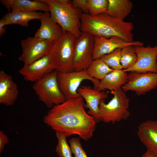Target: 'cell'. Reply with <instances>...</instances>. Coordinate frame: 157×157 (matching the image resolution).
I'll use <instances>...</instances> for the list:
<instances>
[{
  "label": "cell",
  "mask_w": 157,
  "mask_h": 157,
  "mask_svg": "<svg viewBox=\"0 0 157 157\" xmlns=\"http://www.w3.org/2000/svg\"><path fill=\"white\" fill-rule=\"evenodd\" d=\"M84 101L81 96L55 105L44 117V123L56 131L63 133L67 137L76 134L88 140L93 136L96 122L85 111Z\"/></svg>",
  "instance_id": "obj_1"
},
{
  "label": "cell",
  "mask_w": 157,
  "mask_h": 157,
  "mask_svg": "<svg viewBox=\"0 0 157 157\" xmlns=\"http://www.w3.org/2000/svg\"><path fill=\"white\" fill-rule=\"evenodd\" d=\"M134 28L132 22L120 20L106 13L95 16L83 13L81 17L82 32L89 33L94 36L107 38L117 36L131 42L134 41Z\"/></svg>",
  "instance_id": "obj_2"
},
{
  "label": "cell",
  "mask_w": 157,
  "mask_h": 157,
  "mask_svg": "<svg viewBox=\"0 0 157 157\" xmlns=\"http://www.w3.org/2000/svg\"><path fill=\"white\" fill-rule=\"evenodd\" d=\"M40 0L49 5L51 18L63 31L70 33L76 39L80 37L81 9L73 7L72 4H62L57 0Z\"/></svg>",
  "instance_id": "obj_3"
},
{
  "label": "cell",
  "mask_w": 157,
  "mask_h": 157,
  "mask_svg": "<svg viewBox=\"0 0 157 157\" xmlns=\"http://www.w3.org/2000/svg\"><path fill=\"white\" fill-rule=\"evenodd\" d=\"M76 39L70 33L63 31L61 36L53 42L49 54L58 72L74 71L73 59Z\"/></svg>",
  "instance_id": "obj_4"
},
{
  "label": "cell",
  "mask_w": 157,
  "mask_h": 157,
  "mask_svg": "<svg viewBox=\"0 0 157 157\" xmlns=\"http://www.w3.org/2000/svg\"><path fill=\"white\" fill-rule=\"evenodd\" d=\"M113 96L107 104L105 99L100 101L99 110L101 121L113 123L122 120H126L130 115L129 110V99L125 92L121 88L111 91Z\"/></svg>",
  "instance_id": "obj_5"
},
{
  "label": "cell",
  "mask_w": 157,
  "mask_h": 157,
  "mask_svg": "<svg viewBox=\"0 0 157 157\" xmlns=\"http://www.w3.org/2000/svg\"><path fill=\"white\" fill-rule=\"evenodd\" d=\"M58 73L56 70L53 71L35 82L32 86L39 100L49 108L53 104L58 105L66 100L58 85Z\"/></svg>",
  "instance_id": "obj_6"
},
{
  "label": "cell",
  "mask_w": 157,
  "mask_h": 157,
  "mask_svg": "<svg viewBox=\"0 0 157 157\" xmlns=\"http://www.w3.org/2000/svg\"><path fill=\"white\" fill-rule=\"evenodd\" d=\"M57 79L59 88L66 100L81 96L77 90L84 80L91 81L95 89H98L100 82L99 80L89 75L86 70L68 72H58Z\"/></svg>",
  "instance_id": "obj_7"
},
{
  "label": "cell",
  "mask_w": 157,
  "mask_h": 157,
  "mask_svg": "<svg viewBox=\"0 0 157 157\" xmlns=\"http://www.w3.org/2000/svg\"><path fill=\"white\" fill-rule=\"evenodd\" d=\"M94 36L88 33L82 32L75 44L73 59L74 71L86 70L93 60Z\"/></svg>",
  "instance_id": "obj_8"
},
{
  "label": "cell",
  "mask_w": 157,
  "mask_h": 157,
  "mask_svg": "<svg viewBox=\"0 0 157 157\" xmlns=\"http://www.w3.org/2000/svg\"><path fill=\"white\" fill-rule=\"evenodd\" d=\"M53 42L33 37L21 41L22 53L19 58L24 66L30 65L49 53Z\"/></svg>",
  "instance_id": "obj_9"
},
{
  "label": "cell",
  "mask_w": 157,
  "mask_h": 157,
  "mask_svg": "<svg viewBox=\"0 0 157 157\" xmlns=\"http://www.w3.org/2000/svg\"><path fill=\"white\" fill-rule=\"evenodd\" d=\"M134 47L137 55L136 61L131 67L123 71L157 73V45L154 47L134 46Z\"/></svg>",
  "instance_id": "obj_10"
},
{
  "label": "cell",
  "mask_w": 157,
  "mask_h": 157,
  "mask_svg": "<svg viewBox=\"0 0 157 157\" xmlns=\"http://www.w3.org/2000/svg\"><path fill=\"white\" fill-rule=\"evenodd\" d=\"M157 87V73L130 72L126 83L121 88L126 92L134 91L138 96L145 94Z\"/></svg>",
  "instance_id": "obj_11"
},
{
  "label": "cell",
  "mask_w": 157,
  "mask_h": 157,
  "mask_svg": "<svg viewBox=\"0 0 157 157\" xmlns=\"http://www.w3.org/2000/svg\"><path fill=\"white\" fill-rule=\"evenodd\" d=\"M56 69L49 54L20 69L19 72L26 81L36 82L46 74Z\"/></svg>",
  "instance_id": "obj_12"
},
{
  "label": "cell",
  "mask_w": 157,
  "mask_h": 157,
  "mask_svg": "<svg viewBox=\"0 0 157 157\" xmlns=\"http://www.w3.org/2000/svg\"><path fill=\"white\" fill-rule=\"evenodd\" d=\"M143 42L139 41H134L131 42H125L117 36H113L109 38L95 36L93 59L100 58L102 56L109 54L117 49H122L129 46H143Z\"/></svg>",
  "instance_id": "obj_13"
},
{
  "label": "cell",
  "mask_w": 157,
  "mask_h": 157,
  "mask_svg": "<svg viewBox=\"0 0 157 157\" xmlns=\"http://www.w3.org/2000/svg\"><path fill=\"white\" fill-rule=\"evenodd\" d=\"M77 92L86 101L85 107L89 109L87 113L94 118L96 123L101 121L99 103L101 100L108 98V92L86 86L79 87Z\"/></svg>",
  "instance_id": "obj_14"
},
{
  "label": "cell",
  "mask_w": 157,
  "mask_h": 157,
  "mask_svg": "<svg viewBox=\"0 0 157 157\" xmlns=\"http://www.w3.org/2000/svg\"><path fill=\"white\" fill-rule=\"evenodd\" d=\"M39 20L40 26L34 37L53 42L62 35V28L52 20L49 12L42 13Z\"/></svg>",
  "instance_id": "obj_15"
},
{
  "label": "cell",
  "mask_w": 157,
  "mask_h": 157,
  "mask_svg": "<svg viewBox=\"0 0 157 157\" xmlns=\"http://www.w3.org/2000/svg\"><path fill=\"white\" fill-rule=\"evenodd\" d=\"M137 133L147 150L157 153V120H148L141 123Z\"/></svg>",
  "instance_id": "obj_16"
},
{
  "label": "cell",
  "mask_w": 157,
  "mask_h": 157,
  "mask_svg": "<svg viewBox=\"0 0 157 157\" xmlns=\"http://www.w3.org/2000/svg\"><path fill=\"white\" fill-rule=\"evenodd\" d=\"M19 94L17 84L11 75L4 71L0 72V103L12 106L17 99Z\"/></svg>",
  "instance_id": "obj_17"
},
{
  "label": "cell",
  "mask_w": 157,
  "mask_h": 157,
  "mask_svg": "<svg viewBox=\"0 0 157 157\" xmlns=\"http://www.w3.org/2000/svg\"><path fill=\"white\" fill-rule=\"evenodd\" d=\"M0 1L9 11L13 8L28 12L41 10L48 12L50 10L49 5L40 0H1Z\"/></svg>",
  "instance_id": "obj_18"
},
{
  "label": "cell",
  "mask_w": 157,
  "mask_h": 157,
  "mask_svg": "<svg viewBox=\"0 0 157 157\" xmlns=\"http://www.w3.org/2000/svg\"><path fill=\"white\" fill-rule=\"evenodd\" d=\"M12 10L11 12L7 13L3 17L6 25L18 24L27 27L30 21L34 19L40 20L42 14L40 12H28L16 8Z\"/></svg>",
  "instance_id": "obj_19"
},
{
  "label": "cell",
  "mask_w": 157,
  "mask_h": 157,
  "mask_svg": "<svg viewBox=\"0 0 157 157\" xmlns=\"http://www.w3.org/2000/svg\"><path fill=\"white\" fill-rule=\"evenodd\" d=\"M128 75L123 69H114L100 81L98 89L101 91L106 89L110 91L117 90L126 83Z\"/></svg>",
  "instance_id": "obj_20"
},
{
  "label": "cell",
  "mask_w": 157,
  "mask_h": 157,
  "mask_svg": "<svg viewBox=\"0 0 157 157\" xmlns=\"http://www.w3.org/2000/svg\"><path fill=\"white\" fill-rule=\"evenodd\" d=\"M109 4L105 13L110 16L121 21L130 13L133 3L130 0H108Z\"/></svg>",
  "instance_id": "obj_21"
},
{
  "label": "cell",
  "mask_w": 157,
  "mask_h": 157,
  "mask_svg": "<svg viewBox=\"0 0 157 157\" xmlns=\"http://www.w3.org/2000/svg\"><path fill=\"white\" fill-rule=\"evenodd\" d=\"M113 70L99 58L93 60L86 70L88 74L91 77L101 80Z\"/></svg>",
  "instance_id": "obj_22"
},
{
  "label": "cell",
  "mask_w": 157,
  "mask_h": 157,
  "mask_svg": "<svg viewBox=\"0 0 157 157\" xmlns=\"http://www.w3.org/2000/svg\"><path fill=\"white\" fill-rule=\"evenodd\" d=\"M137 60V55L134 46H129L122 49L120 63L123 69H128L132 67Z\"/></svg>",
  "instance_id": "obj_23"
},
{
  "label": "cell",
  "mask_w": 157,
  "mask_h": 157,
  "mask_svg": "<svg viewBox=\"0 0 157 157\" xmlns=\"http://www.w3.org/2000/svg\"><path fill=\"white\" fill-rule=\"evenodd\" d=\"M56 135L58 140L55 151L60 157H72L70 146L67 142L65 135L63 133L56 131Z\"/></svg>",
  "instance_id": "obj_24"
},
{
  "label": "cell",
  "mask_w": 157,
  "mask_h": 157,
  "mask_svg": "<svg viewBox=\"0 0 157 157\" xmlns=\"http://www.w3.org/2000/svg\"><path fill=\"white\" fill-rule=\"evenodd\" d=\"M122 49L120 48L117 49L112 52L102 56L100 59L113 69H123L120 63Z\"/></svg>",
  "instance_id": "obj_25"
},
{
  "label": "cell",
  "mask_w": 157,
  "mask_h": 157,
  "mask_svg": "<svg viewBox=\"0 0 157 157\" xmlns=\"http://www.w3.org/2000/svg\"><path fill=\"white\" fill-rule=\"evenodd\" d=\"M89 14L95 16L105 13L108 4V0H87Z\"/></svg>",
  "instance_id": "obj_26"
},
{
  "label": "cell",
  "mask_w": 157,
  "mask_h": 157,
  "mask_svg": "<svg viewBox=\"0 0 157 157\" xmlns=\"http://www.w3.org/2000/svg\"><path fill=\"white\" fill-rule=\"evenodd\" d=\"M72 153L74 157H88L78 138H73L69 141Z\"/></svg>",
  "instance_id": "obj_27"
},
{
  "label": "cell",
  "mask_w": 157,
  "mask_h": 157,
  "mask_svg": "<svg viewBox=\"0 0 157 157\" xmlns=\"http://www.w3.org/2000/svg\"><path fill=\"white\" fill-rule=\"evenodd\" d=\"M72 5L75 8L81 9L83 13L89 14L87 0H73L72 1Z\"/></svg>",
  "instance_id": "obj_28"
},
{
  "label": "cell",
  "mask_w": 157,
  "mask_h": 157,
  "mask_svg": "<svg viewBox=\"0 0 157 157\" xmlns=\"http://www.w3.org/2000/svg\"><path fill=\"white\" fill-rule=\"evenodd\" d=\"M9 142V139L6 135L2 131H0V153L3 151L5 145Z\"/></svg>",
  "instance_id": "obj_29"
},
{
  "label": "cell",
  "mask_w": 157,
  "mask_h": 157,
  "mask_svg": "<svg viewBox=\"0 0 157 157\" xmlns=\"http://www.w3.org/2000/svg\"><path fill=\"white\" fill-rule=\"evenodd\" d=\"M6 25L4 19L2 17L0 20V36H1L6 32V27L5 26Z\"/></svg>",
  "instance_id": "obj_30"
},
{
  "label": "cell",
  "mask_w": 157,
  "mask_h": 157,
  "mask_svg": "<svg viewBox=\"0 0 157 157\" xmlns=\"http://www.w3.org/2000/svg\"><path fill=\"white\" fill-rule=\"evenodd\" d=\"M155 153L151 151L147 150L140 157H154Z\"/></svg>",
  "instance_id": "obj_31"
},
{
  "label": "cell",
  "mask_w": 157,
  "mask_h": 157,
  "mask_svg": "<svg viewBox=\"0 0 157 157\" xmlns=\"http://www.w3.org/2000/svg\"><path fill=\"white\" fill-rule=\"evenodd\" d=\"M154 157H157V153H155Z\"/></svg>",
  "instance_id": "obj_32"
}]
</instances>
